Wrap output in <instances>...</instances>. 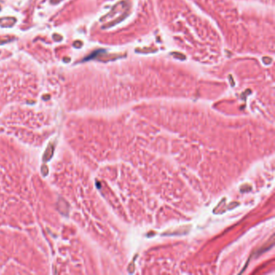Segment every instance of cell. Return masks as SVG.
Wrapping results in <instances>:
<instances>
[{
	"instance_id": "6da1fadb",
	"label": "cell",
	"mask_w": 275,
	"mask_h": 275,
	"mask_svg": "<svg viewBox=\"0 0 275 275\" xmlns=\"http://www.w3.org/2000/svg\"><path fill=\"white\" fill-rule=\"evenodd\" d=\"M270 247H271V246H269V247H265V251H266V250H268V249H270ZM264 252H265V251H264V250H262V249H260V250H259V253L261 254V253H264Z\"/></svg>"
}]
</instances>
